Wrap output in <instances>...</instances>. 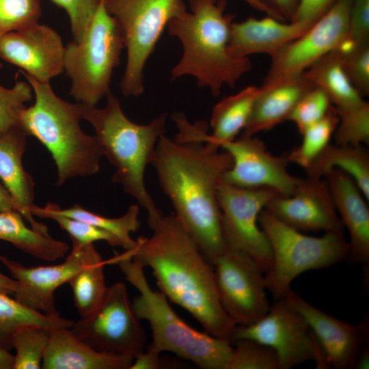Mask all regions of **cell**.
<instances>
[{
    "instance_id": "obj_1",
    "label": "cell",
    "mask_w": 369,
    "mask_h": 369,
    "mask_svg": "<svg viewBox=\"0 0 369 369\" xmlns=\"http://www.w3.org/2000/svg\"><path fill=\"white\" fill-rule=\"evenodd\" d=\"M219 148L178 130L175 139L160 137L151 163L175 215L213 266L226 249L217 191L233 164Z\"/></svg>"
},
{
    "instance_id": "obj_2",
    "label": "cell",
    "mask_w": 369,
    "mask_h": 369,
    "mask_svg": "<svg viewBox=\"0 0 369 369\" xmlns=\"http://www.w3.org/2000/svg\"><path fill=\"white\" fill-rule=\"evenodd\" d=\"M126 250L133 260L150 267L159 290L191 314L204 331L230 340L236 327L224 310L217 292L213 266L175 215L165 216Z\"/></svg>"
},
{
    "instance_id": "obj_3",
    "label": "cell",
    "mask_w": 369,
    "mask_h": 369,
    "mask_svg": "<svg viewBox=\"0 0 369 369\" xmlns=\"http://www.w3.org/2000/svg\"><path fill=\"white\" fill-rule=\"evenodd\" d=\"M189 1L191 11L173 18L166 27L182 46L172 79L192 76L199 87L217 96L223 86L234 87L252 64L249 57H234L228 51L232 17L225 13L226 0Z\"/></svg>"
},
{
    "instance_id": "obj_4",
    "label": "cell",
    "mask_w": 369,
    "mask_h": 369,
    "mask_svg": "<svg viewBox=\"0 0 369 369\" xmlns=\"http://www.w3.org/2000/svg\"><path fill=\"white\" fill-rule=\"evenodd\" d=\"M104 107L78 103L82 120L94 128L95 136L115 170L112 182L134 198L147 212L150 229L163 215L148 193L144 181L146 167L151 164L157 141L164 135L167 113L146 124L132 122L124 114L118 98L109 91Z\"/></svg>"
},
{
    "instance_id": "obj_5",
    "label": "cell",
    "mask_w": 369,
    "mask_h": 369,
    "mask_svg": "<svg viewBox=\"0 0 369 369\" xmlns=\"http://www.w3.org/2000/svg\"><path fill=\"white\" fill-rule=\"evenodd\" d=\"M19 72L35 94L33 105L25 107L20 114V127L51 153L57 167V184L96 174L104 156L103 148L95 135L83 131L79 104L56 95L50 82H40L23 70Z\"/></svg>"
},
{
    "instance_id": "obj_6",
    "label": "cell",
    "mask_w": 369,
    "mask_h": 369,
    "mask_svg": "<svg viewBox=\"0 0 369 369\" xmlns=\"http://www.w3.org/2000/svg\"><path fill=\"white\" fill-rule=\"evenodd\" d=\"M118 265L126 279L139 292L132 301L140 320L148 322L152 340L147 349L168 351L204 369H228L233 345L230 340L198 331L185 323L173 310L160 290L150 286L144 267L125 251L107 261Z\"/></svg>"
},
{
    "instance_id": "obj_7",
    "label": "cell",
    "mask_w": 369,
    "mask_h": 369,
    "mask_svg": "<svg viewBox=\"0 0 369 369\" xmlns=\"http://www.w3.org/2000/svg\"><path fill=\"white\" fill-rule=\"evenodd\" d=\"M258 223L272 251L271 265L264 273V284L275 300L284 299L292 289V282L303 272L327 268L348 258L349 247L344 233L308 236L265 208L259 214Z\"/></svg>"
},
{
    "instance_id": "obj_8",
    "label": "cell",
    "mask_w": 369,
    "mask_h": 369,
    "mask_svg": "<svg viewBox=\"0 0 369 369\" xmlns=\"http://www.w3.org/2000/svg\"><path fill=\"white\" fill-rule=\"evenodd\" d=\"M124 48L123 32L102 0L82 38L65 46L64 72L77 102L96 106L107 95Z\"/></svg>"
},
{
    "instance_id": "obj_9",
    "label": "cell",
    "mask_w": 369,
    "mask_h": 369,
    "mask_svg": "<svg viewBox=\"0 0 369 369\" xmlns=\"http://www.w3.org/2000/svg\"><path fill=\"white\" fill-rule=\"evenodd\" d=\"M118 23L126 49V64L120 83L125 96L144 91L146 64L168 23L187 10L183 0H103Z\"/></svg>"
},
{
    "instance_id": "obj_10",
    "label": "cell",
    "mask_w": 369,
    "mask_h": 369,
    "mask_svg": "<svg viewBox=\"0 0 369 369\" xmlns=\"http://www.w3.org/2000/svg\"><path fill=\"white\" fill-rule=\"evenodd\" d=\"M70 329L100 352L135 358L146 348L145 331L122 282L107 287L98 308L74 323Z\"/></svg>"
},
{
    "instance_id": "obj_11",
    "label": "cell",
    "mask_w": 369,
    "mask_h": 369,
    "mask_svg": "<svg viewBox=\"0 0 369 369\" xmlns=\"http://www.w3.org/2000/svg\"><path fill=\"white\" fill-rule=\"evenodd\" d=\"M252 339L273 348L279 369L314 361L317 369L330 368L325 353L304 318L284 299L275 300L266 314L247 326H236L230 342Z\"/></svg>"
},
{
    "instance_id": "obj_12",
    "label": "cell",
    "mask_w": 369,
    "mask_h": 369,
    "mask_svg": "<svg viewBox=\"0 0 369 369\" xmlns=\"http://www.w3.org/2000/svg\"><path fill=\"white\" fill-rule=\"evenodd\" d=\"M275 195L266 188L245 189L221 182L217 197L226 248L243 251L265 273L272 262L269 242L258 223V216Z\"/></svg>"
},
{
    "instance_id": "obj_13",
    "label": "cell",
    "mask_w": 369,
    "mask_h": 369,
    "mask_svg": "<svg viewBox=\"0 0 369 369\" xmlns=\"http://www.w3.org/2000/svg\"><path fill=\"white\" fill-rule=\"evenodd\" d=\"M213 266L221 303L236 326L251 325L266 314L264 273L252 258L226 248Z\"/></svg>"
},
{
    "instance_id": "obj_14",
    "label": "cell",
    "mask_w": 369,
    "mask_h": 369,
    "mask_svg": "<svg viewBox=\"0 0 369 369\" xmlns=\"http://www.w3.org/2000/svg\"><path fill=\"white\" fill-rule=\"evenodd\" d=\"M351 3V0H336L304 33L273 57L261 87L301 74L319 59L338 49L348 38Z\"/></svg>"
},
{
    "instance_id": "obj_15",
    "label": "cell",
    "mask_w": 369,
    "mask_h": 369,
    "mask_svg": "<svg viewBox=\"0 0 369 369\" xmlns=\"http://www.w3.org/2000/svg\"><path fill=\"white\" fill-rule=\"evenodd\" d=\"M232 159V166L221 182L245 189L266 188L278 195H291L300 178L289 174L287 154L270 153L263 141L254 135H241L219 145Z\"/></svg>"
},
{
    "instance_id": "obj_16",
    "label": "cell",
    "mask_w": 369,
    "mask_h": 369,
    "mask_svg": "<svg viewBox=\"0 0 369 369\" xmlns=\"http://www.w3.org/2000/svg\"><path fill=\"white\" fill-rule=\"evenodd\" d=\"M264 208L300 232L344 233L325 178H301L291 195H275Z\"/></svg>"
},
{
    "instance_id": "obj_17",
    "label": "cell",
    "mask_w": 369,
    "mask_h": 369,
    "mask_svg": "<svg viewBox=\"0 0 369 369\" xmlns=\"http://www.w3.org/2000/svg\"><path fill=\"white\" fill-rule=\"evenodd\" d=\"M64 53L59 34L38 22L0 38V57L40 82L64 72Z\"/></svg>"
},
{
    "instance_id": "obj_18",
    "label": "cell",
    "mask_w": 369,
    "mask_h": 369,
    "mask_svg": "<svg viewBox=\"0 0 369 369\" xmlns=\"http://www.w3.org/2000/svg\"><path fill=\"white\" fill-rule=\"evenodd\" d=\"M284 299L306 320L330 368L353 369L359 348L369 337V318L358 325L341 320L316 308L292 289Z\"/></svg>"
},
{
    "instance_id": "obj_19",
    "label": "cell",
    "mask_w": 369,
    "mask_h": 369,
    "mask_svg": "<svg viewBox=\"0 0 369 369\" xmlns=\"http://www.w3.org/2000/svg\"><path fill=\"white\" fill-rule=\"evenodd\" d=\"M72 241V251L66 260L58 264L27 267L0 255V262L16 281L14 299L32 310L50 316L59 315L54 292L81 269L83 263L82 245Z\"/></svg>"
},
{
    "instance_id": "obj_20",
    "label": "cell",
    "mask_w": 369,
    "mask_h": 369,
    "mask_svg": "<svg viewBox=\"0 0 369 369\" xmlns=\"http://www.w3.org/2000/svg\"><path fill=\"white\" fill-rule=\"evenodd\" d=\"M344 228L349 234L347 259L369 269V209L359 187L347 173L333 169L324 177Z\"/></svg>"
},
{
    "instance_id": "obj_21",
    "label": "cell",
    "mask_w": 369,
    "mask_h": 369,
    "mask_svg": "<svg viewBox=\"0 0 369 369\" xmlns=\"http://www.w3.org/2000/svg\"><path fill=\"white\" fill-rule=\"evenodd\" d=\"M313 24L293 21L286 23L270 16L260 19L250 17L241 22H232L228 51L234 57L266 54L272 58Z\"/></svg>"
},
{
    "instance_id": "obj_22",
    "label": "cell",
    "mask_w": 369,
    "mask_h": 369,
    "mask_svg": "<svg viewBox=\"0 0 369 369\" xmlns=\"http://www.w3.org/2000/svg\"><path fill=\"white\" fill-rule=\"evenodd\" d=\"M27 135L17 127L0 135V180L11 195L16 209L29 223L31 228L49 234L44 223L32 215L34 204V182L22 163Z\"/></svg>"
},
{
    "instance_id": "obj_23",
    "label": "cell",
    "mask_w": 369,
    "mask_h": 369,
    "mask_svg": "<svg viewBox=\"0 0 369 369\" xmlns=\"http://www.w3.org/2000/svg\"><path fill=\"white\" fill-rule=\"evenodd\" d=\"M133 359L96 351L75 336L70 328H59L51 331L42 368L130 369Z\"/></svg>"
},
{
    "instance_id": "obj_24",
    "label": "cell",
    "mask_w": 369,
    "mask_h": 369,
    "mask_svg": "<svg viewBox=\"0 0 369 369\" xmlns=\"http://www.w3.org/2000/svg\"><path fill=\"white\" fill-rule=\"evenodd\" d=\"M313 87L314 85L303 74L286 79L271 86H260L261 93L242 134L254 135L288 120L298 101Z\"/></svg>"
},
{
    "instance_id": "obj_25",
    "label": "cell",
    "mask_w": 369,
    "mask_h": 369,
    "mask_svg": "<svg viewBox=\"0 0 369 369\" xmlns=\"http://www.w3.org/2000/svg\"><path fill=\"white\" fill-rule=\"evenodd\" d=\"M261 91L260 87L250 85L222 98L212 109L210 120L212 133L208 134L207 128H203L199 132L198 138L219 146L223 142L236 138L247 125Z\"/></svg>"
},
{
    "instance_id": "obj_26",
    "label": "cell",
    "mask_w": 369,
    "mask_h": 369,
    "mask_svg": "<svg viewBox=\"0 0 369 369\" xmlns=\"http://www.w3.org/2000/svg\"><path fill=\"white\" fill-rule=\"evenodd\" d=\"M23 219L16 210L0 212V240L10 243L34 258L46 261H55L66 256L69 250L66 242L27 227Z\"/></svg>"
},
{
    "instance_id": "obj_27",
    "label": "cell",
    "mask_w": 369,
    "mask_h": 369,
    "mask_svg": "<svg viewBox=\"0 0 369 369\" xmlns=\"http://www.w3.org/2000/svg\"><path fill=\"white\" fill-rule=\"evenodd\" d=\"M333 169L350 175L369 201V154L364 146L329 144L304 169L307 176L324 178Z\"/></svg>"
},
{
    "instance_id": "obj_28",
    "label": "cell",
    "mask_w": 369,
    "mask_h": 369,
    "mask_svg": "<svg viewBox=\"0 0 369 369\" xmlns=\"http://www.w3.org/2000/svg\"><path fill=\"white\" fill-rule=\"evenodd\" d=\"M303 74L327 94L335 107H352L364 100L348 79L338 49L319 59Z\"/></svg>"
},
{
    "instance_id": "obj_29",
    "label": "cell",
    "mask_w": 369,
    "mask_h": 369,
    "mask_svg": "<svg viewBox=\"0 0 369 369\" xmlns=\"http://www.w3.org/2000/svg\"><path fill=\"white\" fill-rule=\"evenodd\" d=\"M82 249L83 263L68 283L72 288L75 307L80 316L85 317L98 308L106 292L104 266L107 261L93 243L82 245Z\"/></svg>"
},
{
    "instance_id": "obj_30",
    "label": "cell",
    "mask_w": 369,
    "mask_h": 369,
    "mask_svg": "<svg viewBox=\"0 0 369 369\" xmlns=\"http://www.w3.org/2000/svg\"><path fill=\"white\" fill-rule=\"evenodd\" d=\"M44 208L55 213L87 222L111 233L119 240L121 247L125 250H131L137 245V241L133 239L131 234L136 232L139 226L138 205L130 206L125 214L117 218L100 215L77 204L62 209L57 204L49 202Z\"/></svg>"
},
{
    "instance_id": "obj_31",
    "label": "cell",
    "mask_w": 369,
    "mask_h": 369,
    "mask_svg": "<svg viewBox=\"0 0 369 369\" xmlns=\"http://www.w3.org/2000/svg\"><path fill=\"white\" fill-rule=\"evenodd\" d=\"M60 317L50 316L29 308L9 295L0 293V347L10 351L13 348L14 333L20 327L38 325L50 330L58 328Z\"/></svg>"
},
{
    "instance_id": "obj_32",
    "label": "cell",
    "mask_w": 369,
    "mask_h": 369,
    "mask_svg": "<svg viewBox=\"0 0 369 369\" xmlns=\"http://www.w3.org/2000/svg\"><path fill=\"white\" fill-rule=\"evenodd\" d=\"M339 118L334 107L318 122L308 127L301 134V145L287 154L289 163L306 168L310 163L329 144Z\"/></svg>"
},
{
    "instance_id": "obj_33",
    "label": "cell",
    "mask_w": 369,
    "mask_h": 369,
    "mask_svg": "<svg viewBox=\"0 0 369 369\" xmlns=\"http://www.w3.org/2000/svg\"><path fill=\"white\" fill-rule=\"evenodd\" d=\"M51 331L38 325L25 326L16 331L12 340L16 351L13 369L42 368Z\"/></svg>"
},
{
    "instance_id": "obj_34",
    "label": "cell",
    "mask_w": 369,
    "mask_h": 369,
    "mask_svg": "<svg viewBox=\"0 0 369 369\" xmlns=\"http://www.w3.org/2000/svg\"><path fill=\"white\" fill-rule=\"evenodd\" d=\"M335 109L339 118L333 134L336 144L368 146L369 103L364 100L355 106Z\"/></svg>"
},
{
    "instance_id": "obj_35",
    "label": "cell",
    "mask_w": 369,
    "mask_h": 369,
    "mask_svg": "<svg viewBox=\"0 0 369 369\" xmlns=\"http://www.w3.org/2000/svg\"><path fill=\"white\" fill-rule=\"evenodd\" d=\"M32 215L54 220L62 230L69 234L71 241L79 244L87 245L104 241L111 246L121 247L120 242L113 234L87 222L55 213L38 206L32 210Z\"/></svg>"
},
{
    "instance_id": "obj_36",
    "label": "cell",
    "mask_w": 369,
    "mask_h": 369,
    "mask_svg": "<svg viewBox=\"0 0 369 369\" xmlns=\"http://www.w3.org/2000/svg\"><path fill=\"white\" fill-rule=\"evenodd\" d=\"M232 344L228 369H279L277 353L271 346L252 339H240Z\"/></svg>"
},
{
    "instance_id": "obj_37",
    "label": "cell",
    "mask_w": 369,
    "mask_h": 369,
    "mask_svg": "<svg viewBox=\"0 0 369 369\" xmlns=\"http://www.w3.org/2000/svg\"><path fill=\"white\" fill-rule=\"evenodd\" d=\"M33 89L28 82L16 81L11 88L0 84V135L20 127L19 120L25 103L31 100Z\"/></svg>"
},
{
    "instance_id": "obj_38",
    "label": "cell",
    "mask_w": 369,
    "mask_h": 369,
    "mask_svg": "<svg viewBox=\"0 0 369 369\" xmlns=\"http://www.w3.org/2000/svg\"><path fill=\"white\" fill-rule=\"evenodd\" d=\"M40 0H0V38L38 22Z\"/></svg>"
},
{
    "instance_id": "obj_39",
    "label": "cell",
    "mask_w": 369,
    "mask_h": 369,
    "mask_svg": "<svg viewBox=\"0 0 369 369\" xmlns=\"http://www.w3.org/2000/svg\"><path fill=\"white\" fill-rule=\"evenodd\" d=\"M327 94L318 87H313L298 101L288 120L294 122L299 132L320 120L331 107Z\"/></svg>"
},
{
    "instance_id": "obj_40",
    "label": "cell",
    "mask_w": 369,
    "mask_h": 369,
    "mask_svg": "<svg viewBox=\"0 0 369 369\" xmlns=\"http://www.w3.org/2000/svg\"><path fill=\"white\" fill-rule=\"evenodd\" d=\"M339 51L341 53L342 67L348 79L361 96H368L369 42L356 44L345 51Z\"/></svg>"
},
{
    "instance_id": "obj_41",
    "label": "cell",
    "mask_w": 369,
    "mask_h": 369,
    "mask_svg": "<svg viewBox=\"0 0 369 369\" xmlns=\"http://www.w3.org/2000/svg\"><path fill=\"white\" fill-rule=\"evenodd\" d=\"M64 8L70 20L74 40H79L102 0H51Z\"/></svg>"
},
{
    "instance_id": "obj_42",
    "label": "cell",
    "mask_w": 369,
    "mask_h": 369,
    "mask_svg": "<svg viewBox=\"0 0 369 369\" xmlns=\"http://www.w3.org/2000/svg\"><path fill=\"white\" fill-rule=\"evenodd\" d=\"M369 0H351L346 42L351 45L369 42Z\"/></svg>"
},
{
    "instance_id": "obj_43",
    "label": "cell",
    "mask_w": 369,
    "mask_h": 369,
    "mask_svg": "<svg viewBox=\"0 0 369 369\" xmlns=\"http://www.w3.org/2000/svg\"><path fill=\"white\" fill-rule=\"evenodd\" d=\"M335 1L336 0H299L290 21L314 23Z\"/></svg>"
},
{
    "instance_id": "obj_44",
    "label": "cell",
    "mask_w": 369,
    "mask_h": 369,
    "mask_svg": "<svg viewBox=\"0 0 369 369\" xmlns=\"http://www.w3.org/2000/svg\"><path fill=\"white\" fill-rule=\"evenodd\" d=\"M163 366L161 353L146 348L134 358L130 369H158Z\"/></svg>"
},
{
    "instance_id": "obj_45",
    "label": "cell",
    "mask_w": 369,
    "mask_h": 369,
    "mask_svg": "<svg viewBox=\"0 0 369 369\" xmlns=\"http://www.w3.org/2000/svg\"><path fill=\"white\" fill-rule=\"evenodd\" d=\"M284 20L288 18L291 20L295 12L299 0H264Z\"/></svg>"
},
{
    "instance_id": "obj_46",
    "label": "cell",
    "mask_w": 369,
    "mask_h": 369,
    "mask_svg": "<svg viewBox=\"0 0 369 369\" xmlns=\"http://www.w3.org/2000/svg\"><path fill=\"white\" fill-rule=\"evenodd\" d=\"M369 368V337L366 339L357 355L355 368L368 369Z\"/></svg>"
},
{
    "instance_id": "obj_47",
    "label": "cell",
    "mask_w": 369,
    "mask_h": 369,
    "mask_svg": "<svg viewBox=\"0 0 369 369\" xmlns=\"http://www.w3.org/2000/svg\"><path fill=\"white\" fill-rule=\"evenodd\" d=\"M16 210L13 199L0 180V212Z\"/></svg>"
},
{
    "instance_id": "obj_48",
    "label": "cell",
    "mask_w": 369,
    "mask_h": 369,
    "mask_svg": "<svg viewBox=\"0 0 369 369\" xmlns=\"http://www.w3.org/2000/svg\"><path fill=\"white\" fill-rule=\"evenodd\" d=\"M252 8L267 14L269 16L282 20L281 16L268 4L260 0H243Z\"/></svg>"
},
{
    "instance_id": "obj_49",
    "label": "cell",
    "mask_w": 369,
    "mask_h": 369,
    "mask_svg": "<svg viewBox=\"0 0 369 369\" xmlns=\"http://www.w3.org/2000/svg\"><path fill=\"white\" fill-rule=\"evenodd\" d=\"M16 281L13 278H10L0 273V293L8 295H13L16 288Z\"/></svg>"
},
{
    "instance_id": "obj_50",
    "label": "cell",
    "mask_w": 369,
    "mask_h": 369,
    "mask_svg": "<svg viewBox=\"0 0 369 369\" xmlns=\"http://www.w3.org/2000/svg\"><path fill=\"white\" fill-rule=\"evenodd\" d=\"M14 355L0 347V369H13Z\"/></svg>"
},
{
    "instance_id": "obj_51",
    "label": "cell",
    "mask_w": 369,
    "mask_h": 369,
    "mask_svg": "<svg viewBox=\"0 0 369 369\" xmlns=\"http://www.w3.org/2000/svg\"><path fill=\"white\" fill-rule=\"evenodd\" d=\"M3 67V64L0 62V69Z\"/></svg>"
},
{
    "instance_id": "obj_52",
    "label": "cell",
    "mask_w": 369,
    "mask_h": 369,
    "mask_svg": "<svg viewBox=\"0 0 369 369\" xmlns=\"http://www.w3.org/2000/svg\"><path fill=\"white\" fill-rule=\"evenodd\" d=\"M260 1H264V3H266V2L264 1V0H260ZM266 4H267V3H266Z\"/></svg>"
}]
</instances>
